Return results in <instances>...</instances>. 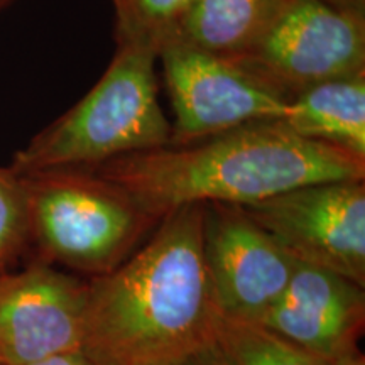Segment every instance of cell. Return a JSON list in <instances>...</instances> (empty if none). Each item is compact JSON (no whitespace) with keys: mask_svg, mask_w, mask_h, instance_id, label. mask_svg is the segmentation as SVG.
<instances>
[{"mask_svg":"<svg viewBox=\"0 0 365 365\" xmlns=\"http://www.w3.org/2000/svg\"><path fill=\"white\" fill-rule=\"evenodd\" d=\"M242 208L298 262L365 287V180L312 182Z\"/></svg>","mask_w":365,"mask_h":365,"instance_id":"cell-6","label":"cell"},{"mask_svg":"<svg viewBox=\"0 0 365 365\" xmlns=\"http://www.w3.org/2000/svg\"><path fill=\"white\" fill-rule=\"evenodd\" d=\"M7 6H11V4H9L7 0H0V11H2V9H6Z\"/></svg>","mask_w":365,"mask_h":365,"instance_id":"cell-19","label":"cell"},{"mask_svg":"<svg viewBox=\"0 0 365 365\" xmlns=\"http://www.w3.org/2000/svg\"><path fill=\"white\" fill-rule=\"evenodd\" d=\"M215 349L227 365H328L257 323L222 317Z\"/></svg>","mask_w":365,"mask_h":365,"instance_id":"cell-13","label":"cell"},{"mask_svg":"<svg viewBox=\"0 0 365 365\" xmlns=\"http://www.w3.org/2000/svg\"><path fill=\"white\" fill-rule=\"evenodd\" d=\"M193 0H112L115 46L143 44L159 53Z\"/></svg>","mask_w":365,"mask_h":365,"instance_id":"cell-14","label":"cell"},{"mask_svg":"<svg viewBox=\"0 0 365 365\" xmlns=\"http://www.w3.org/2000/svg\"><path fill=\"white\" fill-rule=\"evenodd\" d=\"M282 2L284 0H193L161 49L186 46L222 58H237L261 38Z\"/></svg>","mask_w":365,"mask_h":365,"instance_id":"cell-12","label":"cell"},{"mask_svg":"<svg viewBox=\"0 0 365 365\" xmlns=\"http://www.w3.org/2000/svg\"><path fill=\"white\" fill-rule=\"evenodd\" d=\"M88 281L36 261L0 272V362L29 365L81 350Z\"/></svg>","mask_w":365,"mask_h":365,"instance_id":"cell-9","label":"cell"},{"mask_svg":"<svg viewBox=\"0 0 365 365\" xmlns=\"http://www.w3.org/2000/svg\"><path fill=\"white\" fill-rule=\"evenodd\" d=\"M205 205L163 217L86 287L81 352L97 365H159L215 346L222 313L203 255Z\"/></svg>","mask_w":365,"mask_h":365,"instance_id":"cell-1","label":"cell"},{"mask_svg":"<svg viewBox=\"0 0 365 365\" xmlns=\"http://www.w3.org/2000/svg\"><path fill=\"white\" fill-rule=\"evenodd\" d=\"M38 261L86 274L112 272L153 234L159 220L130 193L91 170L19 175Z\"/></svg>","mask_w":365,"mask_h":365,"instance_id":"cell-4","label":"cell"},{"mask_svg":"<svg viewBox=\"0 0 365 365\" xmlns=\"http://www.w3.org/2000/svg\"><path fill=\"white\" fill-rule=\"evenodd\" d=\"M161 220L195 203L247 207L323 181L365 180V159L257 122L186 145L127 154L95 168Z\"/></svg>","mask_w":365,"mask_h":365,"instance_id":"cell-2","label":"cell"},{"mask_svg":"<svg viewBox=\"0 0 365 365\" xmlns=\"http://www.w3.org/2000/svg\"><path fill=\"white\" fill-rule=\"evenodd\" d=\"M159 365H227V364L223 362V359L218 355L215 346H213V349L203 350V352L190 355V357L173 360V362L159 364Z\"/></svg>","mask_w":365,"mask_h":365,"instance_id":"cell-16","label":"cell"},{"mask_svg":"<svg viewBox=\"0 0 365 365\" xmlns=\"http://www.w3.org/2000/svg\"><path fill=\"white\" fill-rule=\"evenodd\" d=\"M0 365H2V362H0Z\"/></svg>","mask_w":365,"mask_h":365,"instance_id":"cell-21","label":"cell"},{"mask_svg":"<svg viewBox=\"0 0 365 365\" xmlns=\"http://www.w3.org/2000/svg\"><path fill=\"white\" fill-rule=\"evenodd\" d=\"M203 255L222 317L247 323L271 312L296 267V259L237 205H205Z\"/></svg>","mask_w":365,"mask_h":365,"instance_id":"cell-8","label":"cell"},{"mask_svg":"<svg viewBox=\"0 0 365 365\" xmlns=\"http://www.w3.org/2000/svg\"><path fill=\"white\" fill-rule=\"evenodd\" d=\"M29 250L24 185L11 168H0V271H9Z\"/></svg>","mask_w":365,"mask_h":365,"instance_id":"cell-15","label":"cell"},{"mask_svg":"<svg viewBox=\"0 0 365 365\" xmlns=\"http://www.w3.org/2000/svg\"><path fill=\"white\" fill-rule=\"evenodd\" d=\"M7 2H9V4H12V2H16V0H7Z\"/></svg>","mask_w":365,"mask_h":365,"instance_id":"cell-20","label":"cell"},{"mask_svg":"<svg viewBox=\"0 0 365 365\" xmlns=\"http://www.w3.org/2000/svg\"><path fill=\"white\" fill-rule=\"evenodd\" d=\"M158 59L175 113L168 145L193 144L284 117L289 100L255 81L232 59L186 46H166Z\"/></svg>","mask_w":365,"mask_h":365,"instance_id":"cell-7","label":"cell"},{"mask_svg":"<svg viewBox=\"0 0 365 365\" xmlns=\"http://www.w3.org/2000/svg\"><path fill=\"white\" fill-rule=\"evenodd\" d=\"M156 61L149 46L117 44L97 85L17 150L11 170H95L127 154L166 148L171 122L158 100Z\"/></svg>","mask_w":365,"mask_h":365,"instance_id":"cell-3","label":"cell"},{"mask_svg":"<svg viewBox=\"0 0 365 365\" xmlns=\"http://www.w3.org/2000/svg\"><path fill=\"white\" fill-rule=\"evenodd\" d=\"M277 122L304 139L365 159V73L301 91Z\"/></svg>","mask_w":365,"mask_h":365,"instance_id":"cell-11","label":"cell"},{"mask_svg":"<svg viewBox=\"0 0 365 365\" xmlns=\"http://www.w3.org/2000/svg\"><path fill=\"white\" fill-rule=\"evenodd\" d=\"M327 2L344 9V11H350L365 16V0H327Z\"/></svg>","mask_w":365,"mask_h":365,"instance_id":"cell-18","label":"cell"},{"mask_svg":"<svg viewBox=\"0 0 365 365\" xmlns=\"http://www.w3.org/2000/svg\"><path fill=\"white\" fill-rule=\"evenodd\" d=\"M255 81L291 100L365 73V16L327 0H284L261 38L232 58Z\"/></svg>","mask_w":365,"mask_h":365,"instance_id":"cell-5","label":"cell"},{"mask_svg":"<svg viewBox=\"0 0 365 365\" xmlns=\"http://www.w3.org/2000/svg\"><path fill=\"white\" fill-rule=\"evenodd\" d=\"M29 365H97L95 362L86 357L81 350H75V352H65L53 355V357L38 360V362Z\"/></svg>","mask_w":365,"mask_h":365,"instance_id":"cell-17","label":"cell"},{"mask_svg":"<svg viewBox=\"0 0 365 365\" xmlns=\"http://www.w3.org/2000/svg\"><path fill=\"white\" fill-rule=\"evenodd\" d=\"M0 272H2V271H0Z\"/></svg>","mask_w":365,"mask_h":365,"instance_id":"cell-22","label":"cell"},{"mask_svg":"<svg viewBox=\"0 0 365 365\" xmlns=\"http://www.w3.org/2000/svg\"><path fill=\"white\" fill-rule=\"evenodd\" d=\"M365 287L296 261L284 294L257 325L328 365H365Z\"/></svg>","mask_w":365,"mask_h":365,"instance_id":"cell-10","label":"cell"}]
</instances>
